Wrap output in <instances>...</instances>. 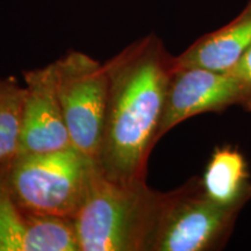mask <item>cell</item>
Instances as JSON below:
<instances>
[{"instance_id":"obj_2","label":"cell","mask_w":251,"mask_h":251,"mask_svg":"<svg viewBox=\"0 0 251 251\" xmlns=\"http://www.w3.org/2000/svg\"><path fill=\"white\" fill-rule=\"evenodd\" d=\"M166 199L147 179L114 183L99 169L72 220L79 251H152Z\"/></svg>"},{"instance_id":"obj_10","label":"cell","mask_w":251,"mask_h":251,"mask_svg":"<svg viewBox=\"0 0 251 251\" xmlns=\"http://www.w3.org/2000/svg\"><path fill=\"white\" fill-rule=\"evenodd\" d=\"M201 183L207 196L220 205L244 207L251 201L249 163L236 147H215L206 164Z\"/></svg>"},{"instance_id":"obj_7","label":"cell","mask_w":251,"mask_h":251,"mask_svg":"<svg viewBox=\"0 0 251 251\" xmlns=\"http://www.w3.org/2000/svg\"><path fill=\"white\" fill-rule=\"evenodd\" d=\"M25 100L17 155H35L72 146L57 93L55 62L24 71Z\"/></svg>"},{"instance_id":"obj_12","label":"cell","mask_w":251,"mask_h":251,"mask_svg":"<svg viewBox=\"0 0 251 251\" xmlns=\"http://www.w3.org/2000/svg\"><path fill=\"white\" fill-rule=\"evenodd\" d=\"M231 71L251 85V47Z\"/></svg>"},{"instance_id":"obj_6","label":"cell","mask_w":251,"mask_h":251,"mask_svg":"<svg viewBox=\"0 0 251 251\" xmlns=\"http://www.w3.org/2000/svg\"><path fill=\"white\" fill-rule=\"evenodd\" d=\"M230 107L251 112V85L233 71L175 67L159 126V140L188 119L205 113H222Z\"/></svg>"},{"instance_id":"obj_5","label":"cell","mask_w":251,"mask_h":251,"mask_svg":"<svg viewBox=\"0 0 251 251\" xmlns=\"http://www.w3.org/2000/svg\"><path fill=\"white\" fill-rule=\"evenodd\" d=\"M55 65L58 98L72 146L98 162L108 90L105 64L71 50Z\"/></svg>"},{"instance_id":"obj_11","label":"cell","mask_w":251,"mask_h":251,"mask_svg":"<svg viewBox=\"0 0 251 251\" xmlns=\"http://www.w3.org/2000/svg\"><path fill=\"white\" fill-rule=\"evenodd\" d=\"M25 86L14 77H0V170L17 156L20 143Z\"/></svg>"},{"instance_id":"obj_9","label":"cell","mask_w":251,"mask_h":251,"mask_svg":"<svg viewBox=\"0 0 251 251\" xmlns=\"http://www.w3.org/2000/svg\"><path fill=\"white\" fill-rule=\"evenodd\" d=\"M251 47V0L242 11L219 29L194 41L180 55L175 67H198L231 71Z\"/></svg>"},{"instance_id":"obj_4","label":"cell","mask_w":251,"mask_h":251,"mask_svg":"<svg viewBox=\"0 0 251 251\" xmlns=\"http://www.w3.org/2000/svg\"><path fill=\"white\" fill-rule=\"evenodd\" d=\"M243 207L224 206L193 177L169 191L152 251H215L231 237Z\"/></svg>"},{"instance_id":"obj_8","label":"cell","mask_w":251,"mask_h":251,"mask_svg":"<svg viewBox=\"0 0 251 251\" xmlns=\"http://www.w3.org/2000/svg\"><path fill=\"white\" fill-rule=\"evenodd\" d=\"M8 166L0 170V251H79L72 220L35 214L15 201Z\"/></svg>"},{"instance_id":"obj_3","label":"cell","mask_w":251,"mask_h":251,"mask_svg":"<svg viewBox=\"0 0 251 251\" xmlns=\"http://www.w3.org/2000/svg\"><path fill=\"white\" fill-rule=\"evenodd\" d=\"M98 172V162L71 146L52 152L17 155L7 169V185L15 201L27 211L74 220Z\"/></svg>"},{"instance_id":"obj_1","label":"cell","mask_w":251,"mask_h":251,"mask_svg":"<svg viewBox=\"0 0 251 251\" xmlns=\"http://www.w3.org/2000/svg\"><path fill=\"white\" fill-rule=\"evenodd\" d=\"M107 103L98 165L119 184L147 179L175 70V56L161 37L148 34L105 63Z\"/></svg>"}]
</instances>
